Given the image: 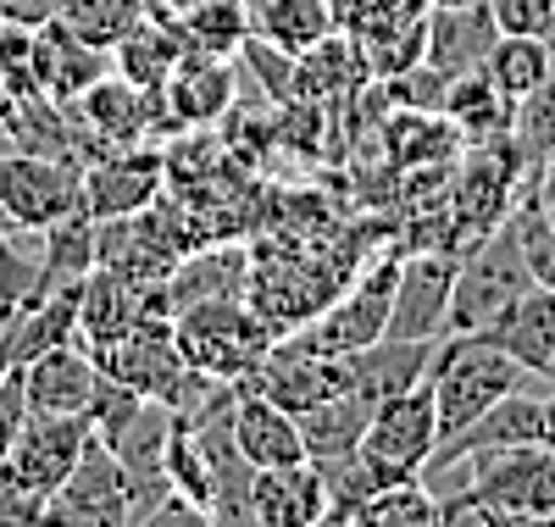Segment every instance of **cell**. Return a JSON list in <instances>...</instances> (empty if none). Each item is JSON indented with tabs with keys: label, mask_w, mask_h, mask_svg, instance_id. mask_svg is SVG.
<instances>
[{
	"label": "cell",
	"mask_w": 555,
	"mask_h": 527,
	"mask_svg": "<svg viewBox=\"0 0 555 527\" xmlns=\"http://www.w3.org/2000/svg\"><path fill=\"white\" fill-rule=\"evenodd\" d=\"M83 211V162L0 151V217L17 233H44L62 217Z\"/></svg>",
	"instance_id": "4"
},
{
	"label": "cell",
	"mask_w": 555,
	"mask_h": 527,
	"mask_svg": "<svg viewBox=\"0 0 555 527\" xmlns=\"http://www.w3.org/2000/svg\"><path fill=\"white\" fill-rule=\"evenodd\" d=\"M500 39V17L489 0H467V7H428V62L439 73H473L483 67L489 44Z\"/></svg>",
	"instance_id": "17"
},
{
	"label": "cell",
	"mask_w": 555,
	"mask_h": 527,
	"mask_svg": "<svg viewBox=\"0 0 555 527\" xmlns=\"http://www.w3.org/2000/svg\"><path fill=\"white\" fill-rule=\"evenodd\" d=\"M483 73L489 83L505 94V101H522V94H533L544 78H550V44L544 34H500L489 44V56H483Z\"/></svg>",
	"instance_id": "25"
},
{
	"label": "cell",
	"mask_w": 555,
	"mask_h": 527,
	"mask_svg": "<svg viewBox=\"0 0 555 527\" xmlns=\"http://www.w3.org/2000/svg\"><path fill=\"white\" fill-rule=\"evenodd\" d=\"M539 206H544V217H550V228H555V195H550V201H539Z\"/></svg>",
	"instance_id": "36"
},
{
	"label": "cell",
	"mask_w": 555,
	"mask_h": 527,
	"mask_svg": "<svg viewBox=\"0 0 555 527\" xmlns=\"http://www.w3.org/2000/svg\"><path fill=\"white\" fill-rule=\"evenodd\" d=\"M172 339H178V356L195 372L222 377V383H245L267 361L278 333L245 300H201V306L172 311Z\"/></svg>",
	"instance_id": "2"
},
{
	"label": "cell",
	"mask_w": 555,
	"mask_h": 527,
	"mask_svg": "<svg viewBox=\"0 0 555 527\" xmlns=\"http://www.w3.org/2000/svg\"><path fill=\"white\" fill-rule=\"evenodd\" d=\"M162 101H167V117H172L178 133L211 128L217 117H228V106H234V56L190 51L172 67V78L162 83Z\"/></svg>",
	"instance_id": "14"
},
{
	"label": "cell",
	"mask_w": 555,
	"mask_h": 527,
	"mask_svg": "<svg viewBox=\"0 0 555 527\" xmlns=\"http://www.w3.org/2000/svg\"><path fill=\"white\" fill-rule=\"evenodd\" d=\"M550 383H555V367H550Z\"/></svg>",
	"instance_id": "38"
},
{
	"label": "cell",
	"mask_w": 555,
	"mask_h": 527,
	"mask_svg": "<svg viewBox=\"0 0 555 527\" xmlns=\"http://www.w3.org/2000/svg\"><path fill=\"white\" fill-rule=\"evenodd\" d=\"M151 7H156V0H62L56 17H62L78 39H89V44H101V51H112L122 34H133L139 23L151 17Z\"/></svg>",
	"instance_id": "27"
},
{
	"label": "cell",
	"mask_w": 555,
	"mask_h": 527,
	"mask_svg": "<svg viewBox=\"0 0 555 527\" xmlns=\"http://www.w3.org/2000/svg\"><path fill=\"white\" fill-rule=\"evenodd\" d=\"M544 445L555 450V383H550V395H544Z\"/></svg>",
	"instance_id": "34"
},
{
	"label": "cell",
	"mask_w": 555,
	"mask_h": 527,
	"mask_svg": "<svg viewBox=\"0 0 555 527\" xmlns=\"http://www.w3.org/2000/svg\"><path fill=\"white\" fill-rule=\"evenodd\" d=\"M250 28H256V39L278 44L289 56H306L311 44L339 34L334 0H250Z\"/></svg>",
	"instance_id": "21"
},
{
	"label": "cell",
	"mask_w": 555,
	"mask_h": 527,
	"mask_svg": "<svg viewBox=\"0 0 555 527\" xmlns=\"http://www.w3.org/2000/svg\"><path fill=\"white\" fill-rule=\"evenodd\" d=\"M28 62H34L39 94H51L56 106H73L101 73H112V51L78 39L62 17H51V23L34 28V56H28Z\"/></svg>",
	"instance_id": "12"
},
{
	"label": "cell",
	"mask_w": 555,
	"mask_h": 527,
	"mask_svg": "<svg viewBox=\"0 0 555 527\" xmlns=\"http://www.w3.org/2000/svg\"><path fill=\"white\" fill-rule=\"evenodd\" d=\"M473 333L489 339V345H500L539 383H550V367H555V283H533V290H522L512 306H500Z\"/></svg>",
	"instance_id": "10"
},
{
	"label": "cell",
	"mask_w": 555,
	"mask_h": 527,
	"mask_svg": "<svg viewBox=\"0 0 555 527\" xmlns=\"http://www.w3.org/2000/svg\"><path fill=\"white\" fill-rule=\"evenodd\" d=\"M366 422H373V400H361V395H350V389L334 395V400H322V406H311V411H300L306 455H311V461H334V455L361 450Z\"/></svg>",
	"instance_id": "23"
},
{
	"label": "cell",
	"mask_w": 555,
	"mask_h": 527,
	"mask_svg": "<svg viewBox=\"0 0 555 527\" xmlns=\"http://www.w3.org/2000/svg\"><path fill=\"white\" fill-rule=\"evenodd\" d=\"M434 450H439V411H434L428 383H411V389L373 406V422H366V434H361V455L373 461L389 484L423 477Z\"/></svg>",
	"instance_id": "5"
},
{
	"label": "cell",
	"mask_w": 555,
	"mask_h": 527,
	"mask_svg": "<svg viewBox=\"0 0 555 527\" xmlns=\"http://www.w3.org/2000/svg\"><path fill=\"white\" fill-rule=\"evenodd\" d=\"M34 522H44V500L0 472V527H34Z\"/></svg>",
	"instance_id": "32"
},
{
	"label": "cell",
	"mask_w": 555,
	"mask_h": 527,
	"mask_svg": "<svg viewBox=\"0 0 555 527\" xmlns=\"http://www.w3.org/2000/svg\"><path fill=\"white\" fill-rule=\"evenodd\" d=\"M62 0H0V23H17V28H39L56 17Z\"/></svg>",
	"instance_id": "33"
},
{
	"label": "cell",
	"mask_w": 555,
	"mask_h": 527,
	"mask_svg": "<svg viewBox=\"0 0 555 527\" xmlns=\"http://www.w3.org/2000/svg\"><path fill=\"white\" fill-rule=\"evenodd\" d=\"M234 445L240 455L267 472V466H295V461H311L306 455V439H300V416L289 406L267 400L261 389H234Z\"/></svg>",
	"instance_id": "15"
},
{
	"label": "cell",
	"mask_w": 555,
	"mask_h": 527,
	"mask_svg": "<svg viewBox=\"0 0 555 527\" xmlns=\"http://www.w3.org/2000/svg\"><path fill=\"white\" fill-rule=\"evenodd\" d=\"M428 389H434V411H439V445L450 434H461L473 416H483L500 395L528 389L533 372H522L500 345L478 339V333H444L434 339V361H428Z\"/></svg>",
	"instance_id": "1"
},
{
	"label": "cell",
	"mask_w": 555,
	"mask_h": 527,
	"mask_svg": "<svg viewBox=\"0 0 555 527\" xmlns=\"http://www.w3.org/2000/svg\"><path fill=\"white\" fill-rule=\"evenodd\" d=\"M183 56H190V39L178 28V12L151 7L145 23L112 44V73H122L133 89H162Z\"/></svg>",
	"instance_id": "18"
},
{
	"label": "cell",
	"mask_w": 555,
	"mask_h": 527,
	"mask_svg": "<svg viewBox=\"0 0 555 527\" xmlns=\"http://www.w3.org/2000/svg\"><path fill=\"white\" fill-rule=\"evenodd\" d=\"M89 439H95V427H89V416H78V411H28L23 434L7 450V461H0V472H7L12 484H23L28 494L51 500L67 484V472L78 466Z\"/></svg>",
	"instance_id": "7"
},
{
	"label": "cell",
	"mask_w": 555,
	"mask_h": 527,
	"mask_svg": "<svg viewBox=\"0 0 555 527\" xmlns=\"http://www.w3.org/2000/svg\"><path fill=\"white\" fill-rule=\"evenodd\" d=\"M34 283H39V261H28V256L12 245V233H0V300L23 306V300L34 295Z\"/></svg>",
	"instance_id": "29"
},
{
	"label": "cell",
	"mask_w": 555,
	"mask_h": 527,
	"mask_svg": "<svg viewBox=\"0 0 555 527\" xmlns=\"http://www.w3.org/2000/svg\"><path fill=\"white\" fill-rule=\"evenodd\" d=\"M455 261H461V256H450V250H416V256L400 261L384 339H444V327H450V290H455Z\"/></svg>",
	"instance_id": "8"
},
{
	"label": "cell",
	"mask_w": 555,
	"mask_h": 527,
	"mask_svg": "<svg viewBox=\"0 0 555 527\" xmlns=\"http://www.w3.org/2000/svg\"><path fill=\"white\" fill-rule=\"evenodd\" d=\"M23 422H28V395H23V367H17V372L0 377V461H7V450L17 445Z\"/></svg>",
	"instance_id": "31"
},
{
	"label": "cell",
	"mask_w": 555,
	"mask_h": 527,
	"mask_svg": "<svg viewBox=\"0 0 555 527\" xmlns=\"http://www.w3.org/2000/svg\"><path fill=\"white\" fill-rule=\"evenodd\" d=\"M500 34H550L555 28V0H489Z\"/></svg>",
	"instance_id": "30"
},
{
	"label": "cell",
	"mask_w": 555,
	"mask_h": 527,
	"mask_svg": "<svg viewBox=\"0 0 555 527\" xmlns=\"http://www.w3.org/2000/svg\"><path fill=\"white\" fill-rule=\"evenodd\" d=\"M444 89H450V73H439L428 56L411 62L405 73L384 78V106L395 112H444Z\"/></svg>",
	"instance_id": "28"
},
{
	"label": "cell",
	"mask_w": 555,
	"mask_h": 527,
	"mask_svg": "<svg viewBox=\"0 0 555 527\" xmlns=\"http://www.w3.org/2000/svg\"><path fill=\"white\" fill-rule=\"evenodd\" d=\"M444 117L461 128V139L467 145H483V139H500L505 128H512V101L489 83L483 67L473 73H455L450 89H444Z\"/></svg>",
	"instance_id": "22"
},
{
	"label": "cell",
	"mask_w": 555,
	"mask_h": 527,
	"mask_svg": "<svg viewBox=\"0 0 555 527\" xmlns=\"http://www.w3.org/2000/svg\"><path fill=\"white\" fill-rule=\"evenodd\" d=\"M156 7H167V12H183V7H190V0H156Z\"/></svg>",
	"instance_id": "35"
},
{
	"label": "cell",
	"mask_w": 555,
	"mask_h": 527,
	"mask_svg": "<svg viewBox=\"0 0 555 527\" xmlns=\"http://www.w3.org/2000/svg\"><path fill=\"white\" fill-rule=\"evenodd\" d=\"M395 272H400V261L373 267V272H366L356 290L345 295V306L317 311V322H311L306 333H311L322 350H334V356H356V350H366V345H378V339H384V327H389Z\"/></svg>",
	"instance_id": "11"
},
{
	"label": "cell",
	"mask_w": 555,
	"mask_h": 527,
	"mask_svg": "<svg viewBox=\"0 0 555 527\" xmlns=\"http://www.w3.org/2000/svg\"><path fill=\"white\" fill-rule=\"evenodd\" d=\"M533 267L522 250L517 222L505 217L500 228H489L473 250H461L455 261V290H450V327L444 333H473L483 327L500 306H512L522 290H533Z\"/></svg>",
	"instance_id": "3"
},
{
	"label": "cell",
	"mask_w": 555,
	"mask_h": 527,
	"mask_svg": "<svg viewBox=\"0 0 555 527\" xmlns=\"http://www.w3.org/2000/svg\"><path fill=\"white\" fill-rule=\"evenodd\" d=\"M328 516V489L311 461L295 466H267L250 484V522L256 527H311Z\"/></svg>",
	"instance_id": "16"
},
{
	"label": "cell",
	"mask_w": 555,
	"mask_h": 527,
	"mask_svg": "<svg viewBox=\"0 0 555 527\" xmlns=\"http://www.w3.org/2000/svg\"><path fill=\"white\" fill-rule=\"evenodd\" d=\"M95 383H101V361L89 356L78 339H62L51 350H39L34 361H23L28 411H78V416H89Z\"/></svg>",
	"instance_id": "13"
},
{
	"label": "cell",
	"mask_w": 555,
	"mask_h": 527,
	"mask_svg": "<svg viewBox=\"0 0 555 527\" xmlns=\"http://www.w3.org/2000/svg\"><path fill=\"white\" fill-rule=\"evenodd\" d=\"M434 7H467V0H434Z\"/></svg>",
	"instance_id": "37"
},
{
	"label": "cell",
	"mask_w": 555,
	"mask_h": 527,
	"mask_svg": "<svg viewBox=\"0 0 555 527\" xmlns=\"http://www.w3.org/2000/svg\"><path fill=\"white\" fill-rule=\"evenodd\" d=\"M162 183H167V156L162 151H151V145L106 151L101 162L83 167V211L95 222L139 217V211H151V201L162 195Z\"/></svg>",
	"instance_id": "9"
},
{
	"label": "cell",
	"mask_w": 555,
	"mask_h": 527,
	"mask_svg": "<svg viewBox=\"0 0 555 527\" xmlns=\"http://www.w3.org/2000/svg\"><path fill=\"white\" fill-rule=\"evenodd\" d=\"M44 522H62V527H122V522H133L128 472L101 434L83 445L78 466L67 472V484L44 500Z\"/></svg>",
	"instance_id": "6"
},
{
	"label": "cell",
	"mask_w": 555,
	"mask_h": 527,
	"mask_svg": "<svg viewBox=\"0 0 555 527\" xmlns=\"http://www.w3.org/2000/svg\"><path fill=\"white\" fill-rule=\"evenodd\" d=\"M178 28L190 39V51H206V56H240L245 39L256 34L250 0H190L178 12Z\"/></svg>",
	"instance_id": "24"
},
{
	"label": "cell",
	"mask_w": 555,
	"mask_h": 527,
	"mask_svg": "<svg viewBox=\"0 0 555 527\" xmlns=\"http://www.w3.org/2000/svg\"><path fill=\"white\" fill-rule=\"evenodd\" d=\"M162 295H167V311L201 306V300H240V295H250V256L234 245L183 256V261H172Z\"/></svg>",
	"instance_id": "19"
},
{
	"label": "cell",
	"mask_w": 555,
	"mask_h": 527,
	"mask_svg": "<svg viewBox=\"0 0 555 527\" xmlns=\"http://www.w3.org/2000/svg\"><path fill=\"white\" fill-rule=\"evenodd\" d=\"M350 522L356 527H434L439 522V494L423 484V477H400V484H384L378 494H366Z\"/></svg>",
	"instance_id": "26"
},
{
	"label": "cell",
	"mask_w": 555,
	"mask_h": 527,
	"mask_svg": "<svg viewBox=\"0 0 555 527\" xmlns=\"http://www.w3.org/2000/svg\"><path fill=\"white\" fill-rule=\"evenodd\" d=\"M428 361H434V339H378L350 356V395L378 406V400L411 389V383H423Z\"/></svg>",
	"instance_id": "20"
}]
</instances>
